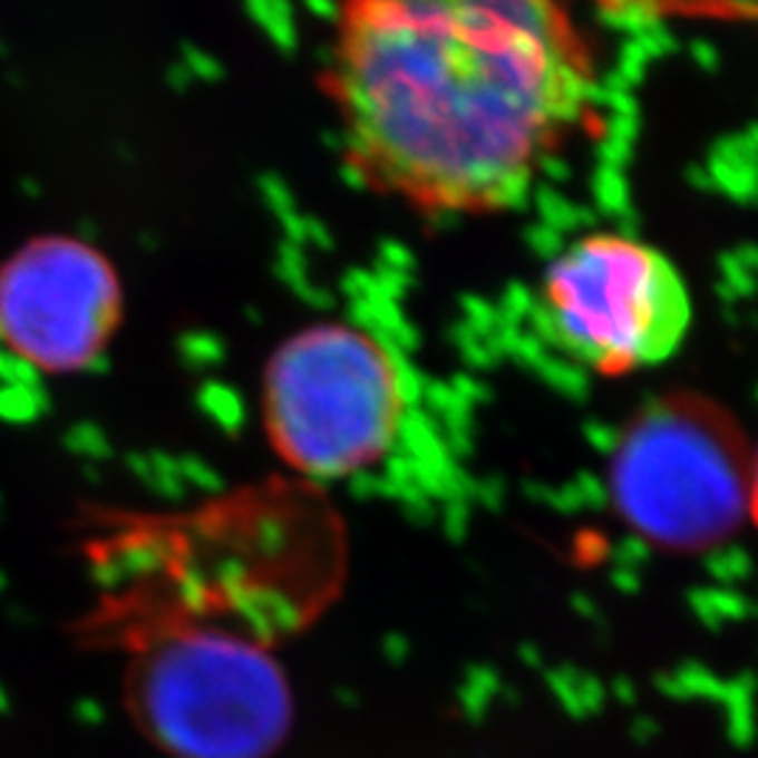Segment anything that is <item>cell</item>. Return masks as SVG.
Instances as JSON below:
<instances>
[{
	"label": "cell",
	"instance_id": "16",
	"mask_svg": "<svg viewBox=\"0 0 758 758\" xmlns=\"http://www.w3.org/2000/svg\"><path fill=\"white\" fill-rule=\"evenodd\" d=\"M752 517L758 519V455L752 461Z\"/></svg>",
	"mask_w": 758,
	"mask_h": 758
},
{
	"label": "cell",
	"instance_id": "13",
	"mask_svg": "<svg viewBox=\"0 0 758 758\" xmlns=\"http://www.w3.org/2000/svg\"><path fill=\"white\" fill-rule=\"evenodd\" d=\"M37 382H42L40 368L31 366L0 338V386H37Z\"/></svg>",
	"mask_w": 758,
	"mask_h": 758
},
{
	"label": "cell",
	"instance_id": "12",
	"mask_svg": "<svg viewBox=\"0 0 758 758\" xmlns=\"http://www.w3.org/2000/svg\"><path fill=\"white\" fill-rule=\"evenodd\" d=\"M177 357L188 368H208L220 362L222 343L211 332H186L177 338Z\"/></svg>",
	"mask_w": 758,
	"mask_h": 758
},
{
	"label": "cell",
	"instance_id": "4",
	"mask_svg": "<svg viewBox=\"0 0 758 758\" xmlns=\"http://www.w3.org/2000/svg\"><path fill=\"white\" fill-rule=\"evenodd\" d=\"M752 461L739 427L697 399L658 402L624 433L610 486L649 543L694 551L752 517Z\"/></svg>",
	"mask_w": 758,
	"mask_h": 758
},
{
	"label": "cell",
	"instance_id": "2",
	"mask_svg": "<svg viewBox=\"0 0 758 758\" xmlns=\"http://www.w3.org/2000/svg\"><path fill=\"white\" fill-rule=\"evenodd\" d=\"M127 708L172 758H270L295 722L284 665L262 638L222 626H186L140 649Z\"/></svg>",
	"mask_w": 758,
	"mask_h": 758
},
{
	"label": "cell",
	"instance_id": "14",
	"mask_svg": "<svg viewBox=\"0 0 758 758\" xmlns=\"http://www.w3.org/2000/svg\"><path fill=\"white\" fill-rule=\"evenodd\" d=\"M181 473L186 486H197L203 492H216L220 489V478H216L214 469L205 461H200L197 455H181Z\"/></svg>",
	"mask_w": 758,
	"mask_h": 758
},
{
	"label": "cell",
	"instance_id": "5",
	"mask_svg": "<svg viewBox=\"0 0 758 758\" xmlns=\"http://www.w3.org/2000/svg\"><path fill=\"white\" fill-rule=\"evenodd\" d=\"M540 315L556 349L619 377L663 366L689 334L694 307L686 279L658 247L590 234L545 268Z\"/></svg>",
	"mask_w": 758,
	"mask_h": 758
},
{
	"label": "cell",
	"instance_id": "15",
	"mask_svg": "<svg viewBox=\"0 0 758 758\" xmlns=\"http://www.w3.org/2000/svg\"><path fill=\"white\" fill-rule=\"evenodd\" d=\"M183 70L186 74H194V76H214V62L208 59V54H200L197 48L186 46L183 48Z\"/></svg>",
	"mask_w": 758,
	"mask_h": 758
},
{
	"label": "cell",
	"instance_id": "3",
	"mask_svg": "<svg viewBox=\"0 0 758 758\" xmlns=\"http://www.w3.org/2000/svg\"><path fill=\"white\" fill-rule=\"evenodd\" d=\"M405 416L399 371L368 334L338 323L279 346L264 377V419L290 467L338 480L388 453Z\"/></svg>",
	"mask_w": 758,
	"mask_h": 758
},
{
	"label": "cell",
	"instance_id": "17",
	"mask_svg": "<svg viewBox=\"0 0 758 758\" xmlns=\"http://www.w3.org/2000/svg\"><path fill=\"white\" fill-rule=\"evenodd\" d=\"M0 512H3V495H0Z\"/></svg>",
	"mask_w": 758,
	"mask_h": 758
},
{
	"label": "cell",
	"instance_id": "6",
	"mask_svg": "<svg viewBox=\"0 0 758 758\" xmlns=\"http://www.w3.org/2000/svg\"><path fill=\"white\" fill-rule=\"evenodd\" d=\"M118 315V275L90 242L42 236L0 268V338L40 371H88Z\"/></svg>",
	"mask_w": 758,
	"mask_h": 758
},
{
	"label": "cell",
	"instance_id": "8",
	"mask_svg": "<svg viewBox=\"0 0 758 758\" xmlns=\"http://www.w3.org/2000/svg\"><path fill=\"white\" fill-rule=\"evenodd\" d=\"M127 469L149 495L161 497L166 503L186 501L188 486L181 473V455L164 453V449L133 453L127 455Z\"/></svg>",
	"mask_w": 758,
	"mask_h": 758
},
{
	"label": "cell",
	"instance_id": "1",
	"mask_svg": "<svg viewBox=\"0 0 758 758\" xmlns=\"http://www.w3.org/2000/svg\"><path fill=\"white\" fill-rule=\"evenodd\" d=\"M329 70L349 164L425 214L523 203L599 85L579 23L545 0L349 3Z\"/></svg>",
	"mask_w": 758,
	"mask_h": 758
},
{
	"label": "cell",
	"instance_id": "11",
	"mask_svg": "<svg viewBox=\"0 0 758 758\" xmlns=\"http://www.w3.org/2000/svg\"><path fill=\"white\" fill-rule=\"evenodd\" d=\"M62 441L65 449L74 453L76 458H82V461H105L113 455V441L94 421H76L74 427H68Z\"/></svg>",
	"mask_w": 758,
	"mask_h": 758
},
{
	"label": "cell",
	"instance_id": "7",
	"mask_svg": "<svg viewBox=\"0 0 758 758\" xmlns=\"http://www.w3.org/2000/svg\"><path fill=\"white\" fill-rule=\"evenodd\" d=\"M172 556L169 540L164 537H133L127 543L116 545L107 551L105 560L96 562L94 573L101 587L122 590L129 582L152 576V573L164 571Z\"/></svg>",
	"mask_w": 758,
	"mask_h": 758
},
{
	"label": "cell",
	"instance_id": "9",
	"mask_svg": "<svg viewBox=\"0 0 758 758\" xmlns=\"http://www.w3.org/2000/svg\"><path fill=\"white\" fill-rule=\"evenodd\" d=\"M51 410L46 386H0V421L12 427H29Z\"/></svg>",
	"mask_w": 758,
	"mask_h": 758
},
{
	"label": "cell",
	"instance_id": "10",
	"mask_svg": "<svg viewBox=\"0 0 758 758\" xmlns=\"http://www.w3.org/2000/svg\"><path fill=\"white\" fill-rule=\"evenodd\" d=\"M197 405L203 414H208L222 430H234L242 421V402L227 386H220L216 379L203 382L197 391Z\"/></svg>",
	"mask_w": 758,
	"mask_h": 758
}]
</instances>
